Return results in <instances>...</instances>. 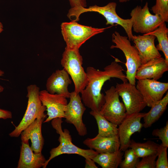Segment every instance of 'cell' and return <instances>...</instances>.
<instances>
[{"label": "cell", "mask_w": 168, "mask_h": 168, "mask_svg": "<svg viewBox=\"0 0 168 168\" xmlns=\"http://www.w3.org/2000/svg\"><path fill=\"white\" fill-rule=\"evenodd\" d=\"M168 29L165 22H162L159 26L147 35L155 36L157 38L158 44L156 47L158 51L163 52L165 59L168 63Z\"/></svg>", "instance_id": "obj_25"}, {"label": "cell", "mask_w": 168, "mask_h": 168, "mask_svg": "<svg viewBox=\"0 0 168 168\" xmlns=\"http://www.w3.org/2000/svg\"><path fill=\"white\" fill-rule=\"evenodd\" d=\"M152 135L158 137L161 141V144L164 147H168V122H166L165 126L160 129H154Z\"/></svg>", "instance_id": "obj_30"}, {"label": "cell", "mask_w": 168, "mask_h": 168, "mask_svg": "<svg viewBox=\"0 0 168 168\" xmlns=\"http://www.w3.org/2000/svg\"><path fill=\"white\" fill-rule=\"evenodd\" d=\"M151 10L155 14L159 15L164 21L168 22V0H156Z\"/></svg>", "instance_id": "obj_27"}, {"label": "cell", "mask_w": 168, "mask_h": 168, "mask_svg": "<svg viewBox=\"0 0 168 168\" xmlns=\"http://www.w3.org/2000/svg\"><path fill=\"white\" fill-rule=\"evenodd\" d=\"M137 88L142 95L147 105L151 107L161 100L168 90V83L153 79L138 80Z\"/></svg>", "instance_id": "obj_14"}, {"label": "cell", "mask_w": 168, "mask_h": 168, "mask_svg": "<svg viewBox=\"0 0 168 168\" xmlns=\"http://www.w3.org/2000/svg\"><path fill=\"white\" fill-rule=\"evenodd\" d=\"M123 100L126 114L140 112L147 105L143 98L135 85L128 81L117 83L115 87Z\"/></svg>", "instance_id": "obj_10"}, {"label": "cell", "mask_w": 168, "mask_h": 168, "mask_svg": "<svg viewBox=\"0 0 168 168\" xmlns=\"http://www.w3.org/2000/svg\"><path fill=\"white\" fill-rule=\"evenodd\" d=\"M72 81L67 72L63 68L57 70L48 78L46 83V90L51 94H57L69 98L70 92L68 89Z\"/></svg>", "instance_id": "obj_18"}, {"label": "cell", "mask_w": 168, "mask_h": 168, "mask_svg": "<svg viewBox=\"0 0 168 168\" xmlns=\"http://www.w3.org/2000/svg\"><path fill=\"white\" fill-rule=\"evenodd\" d=\"M167 147L160 144L156 161V168H168V161L167 157Z\"/></svg>", "instance_id": "obj_28"}, {"label": "cell", "mask_w": 168, "mask_h": 168, "mask_svg": "<svg viewBox=\"0 0 168 168\" xmlns=\"http://www.w3.org/2000/svg\"><path fill=\"white\" fill-rule=\"evenodd\" d=\"M40 98L42 105L46 107L48 117L44 121L47 123L57 118H64L68 104L67 98L57 94H51L46 90L40 92Z\"/></svg>", "instance_id": "obj_13"}, {"label": "cell", "mask_w": 168, "mask_h": 168, "mask_svg": "<svg viewBox=\"0 0 168 168\" xmlns=\"http://www.w3.org/2000/svg\"><path fill=\"white\" fill-rule=\"evenodd\" d=\"M156 38L151 35H133V41L138 50L141 64L161 57L155 44Z\"/></svg>", "instance_id": "obj_17"}, {"label": "cell", "mask_w": 168, "mask_h": 168, "mask_svg": "<svg viewBox=\"0 0 168 168\" xmlns=\"http://www.w3.org/2000/svg\"><path fill=\"white\" fill-rule=\"evenodd\" d=\"M157 154L151 155L142 158L138 161L136 166V168H156V159Z\"/></svg>", "instance_id": "obj_29"}, {"label": "cell", "mask_w": 168, "mask_h": 168, "mask_svg": "<svg viewBox=\"0 0 168 168\" xmlns=\"http://www.w3.org/2000/svg\"><path fill=\"white\" fill-rule=\"evenodd\" d=\"M12 117V112L9 111L0 109V119H6Z\"/></svg>", "instance_id": "obj_32"}, {"label": "cell", "mask_w": 168, "mask_h": 168, "mask_svg": "<svg viewBox=\"0 0 168 168\" xmlns=\"http://www.w3.org/2000/svg\"><path fill=\"white\" fill-rule=\"evenodd\" d=\"M90 149L98 154L112 152L119 150L120 143L118 135L112 137H104L98 134L93 138H88L83 142Z\"/></svg>", "instance_id": "obj_19"}, {"label": "cell", "mask_w": 168, "mask_h": 168, "mask_svg": "<svg viewBox=\"0 0 168 168\" xmlns=\"http://www.w3.org/2000/svg\"><path fill=\"white\" fill-rule=\"evenodd\" d=\"M117 4L115 2H110L106 5L100 7L95 5L88 8H83L75 15L74 18L77 20H79L80 15L85 12H95L103 16L106 21V25L114 26V24L120 25L125 30L129 40H133V35L132 29L131 18L124 19L118 15L116 11Z\"/></svg>", "instance_id": "obj_7"}, {"label": "cell", "mask_w": 168, "mask_h": 168, "mask_svg": "<svg viewBox=\"0 0 168 168\" xmlns=\"http://www.w3.org/2000/svg\"><path fill=\"white\" fill-rule=\"evenodd\" d=\"M168 71V63L161 57L141 64L136 71L135 77L138 80L149 79L157 80Z\"/></svg>", "instance_id": "obj_15"}, {"label": "cell", "mask_w": 168, "mask_h": 168, "mask_svg": "<svg viewBox=\"0 0 168 168\" xmlns=\"http://www.w3.org/2000/svg\"><path fill=\"white\" fill-rule=\"evenodd\" d=\"M83 59L79 49L65 48L61 60V64L71 76L74 85V91L81 93L88 82L86 72L82 66Z\"/></svg>", "instance_id": "obj_3"}, {"label": "cell", "mask_w": 168, "mask_h": 168, "mask_svg": "<svg viewBox=\"0 0 168 168\" xmlns=\"http://www.w3.org/2000/svg\"><path fill=\"white\" fill-rule=\"evenodd\" d=\"M118 59L105 66L103 70L92 67H87L86 73L87 84L81 93L82 100L85 106L91 110L100 111L105 102L104 95L101 92L105 83L112 78H116L123 82L128 81L123 72V67Z\"/></svg>", "instance_id": "obj_1"}, {"label": "cell", "mask_w": 168, "mask_h": 168, "mask_svg": "<svg viewBox=\"0 0 168 168\" xmlns=\"http://www.w3.org/2000/svg\"><path fill=\"white\" fill-rule=\"evenodd\" d=\"M130 15L133 30L143 34L153 31L164 22L159 15L150 12L147 2L142 8L137 6L132 9Z\"/></svg>", "instance_id": "obj_8"}, {"label": "cell", "mask_w": 168, "mask_h": 168, "mask_svg": "<svg viewBox=\"0 0 168 168\" xmlns=\"http://www.w3.org/2000/svg\"><path fill=\"white\" fill-rule=\"evenodd\" d=\"M46 161L42 153H35L29 143L21 142L20 156L17 168H40L43 167Z\"/></svg>", "instance_id": "obj_20"}, {"label": "cell", "mask_w": 168, "mask_h": 168, "mask_svg": "<svg viewBox=\"0 0 168 168\" xmlns=\"http://www.w3.org/2000/svg\"><path fill=\"white\" fill-rule=\"evenodd\" d=\"M112 42L115 45H111V49H119L124 53L126 59V79L130 83L135 85L136 73L141 64L138 49L135 45L131 44L128 37L121 35L116 31L112 34Z\"/></svg>", "instance_id": "obj_6"}, {"label": "cell", "mask_w": 168, "mask_h": 168, "mask_svg": "<svg viewBox=\"0 0 168 168\" xmlns=\"http://www.w3.org/2000/svg\"><path fill=\"white\" fill-rule=\"evenodd\" d=\"M124 154L120 150L112 152L98 154L92 158L102 168H117L122 161Z\"/></svg>", "instance_id": "obj_23"}, {"label": "cell", "mask_w": 168, "mask_h": 168, "mask_svg": "<svg viewBox=\"0 0 168 168\" xmlns=\"http://www.w3.org/2000/svg\"><path fill=\"white\" fill-rule=\"evenodd\" d=\"M3 26L2 23L0 21V33H1L3 30Z\"/></svg>", "instance_id": "obj_35"}, {"label": "cell", "mask_w": 168, "mask_h": 168, "mask_svg": "<svg viewBox=\"0 0 168 168\" xmlns=\"http://www.w3.org/2000/svg\"><path fill=\"white\" fill-rule=\"evenodd\" d=\"M160 145L151 141L146 142H136L133 140H131L129 148L132 149L137 156L142 158L145 156L157 154Z\"/></svg>", "instance_id": "obj_24"}, {"label": "cell", "mask_w": 168, "mask_h": 168, "mask_svg": "<svg viewBox=\"0 0 168 168\" xmlns=\"http://www.w3.org/2000/svg\"><path fill=\"white\" fill-rule=\"evenodd\" d=\"M28 98L27 108L20 123L9 134L12 137H17L22 132L38 117L46 115L45 114L46 107L43 105L40 98V88L35 84H31L27 87Z\"/></svg>", "instance_id": "obj_5"}, {"label": "cell", "mask_w": 168, "mask_h": 168, "mask_svg": "<svg viewBox=\"0 0 168 168\" xmlns=\"http://www.w3.org/2000/svg\"><path fill=\"white\" fill-rule=\"evenodd\" d=\"M70 101L65 112L66 121L72 124L78 134L84 136L87 134V129L82 121V116L86 108L82 102L79 93L74 91L70 92Z\"/></svg>", "instance_id": "obj_11"}, {"label": "cell", "mask_w": 168, "mask_h": 168, "mask_svg": "<svg viewBox=\"0 0 168 168\" xmlns=\"http://www.w3.org/2000/svg\"><path fill=\"white\" fill-rule=\"evenodd\" d=\"M90 114L95 119L98 128V135L112 137L118 135V126L108 120L99 111L91 110Z\"/></svg>", "instance_id": "obj_22"}, {"label": "cell", "mask_w": 168, "mask_h": 168, "mask_svg": "<svg viewBox=\"0 0 168 168\" xmlns=\"http://www.w3.org/2000/svg\"><path fill=\"white\" fill-rule=\"evenodd\" d=\"M115 87L112 86L105 91V102L100 112L106 119L118 126L126 115L123 103L120 102Z\"/></svg>", "instance_id": "obj_9"}, {"label": "cell", "mask_w": 168, "mask_h": 168, "mask_svg": "<svg viewBox=\"0 0 168 168\" xmlns=\"http://www.w3.org/2000/svg\"><path fill=\"white\" fill-rule=\"evenodd\" d=\"M146 113H137L127 114L118 125V135L120 143L119 150L124 152L129 148L132 135L140 132L143 127L141 121Z\"/></svg>", "instance_id": "obj_12"}, {"label": "cell", "mask_w": 168, "mask_h": 168, "mask_svg": "<svg viewBox=\"0 0 168 168\" xmlns=\"http://www.w3.org/2000/svg\"><path fill=\"white\" fill-rule=\"evenodd\" d=\"M168 104V92L162 98L152 105L150 111L143 117V127H150L162 115L167 107Z\"/></svg>", "instance_id": "obj_21"}, {"label": "cell", "mask_w": 168, "mask_h": 168, "mask_svg": "<svg viewBox=\"0 0 168 168\" xmlns=\"http://www.w3.org/2000/svg\"><path fill=\"white\" fill-rule=\"evenodd\" d=\"M86 168H97L95 162L92 159H85Z\"/></svg>", "instance_id": "obj_33"}, {"label": "cell", "mask_w": 168, "mask_h": 168, "mask_svg": "<svg viewBox=\"0 0 168 168\" xmlns=\"http://www.w3.org/2000/svg\"><path fill=\"white\" fill-rule=\"evenodd\" d=\"M46 116H42L36 119L21 133V142L28 143L29 140H30V148L35 153H41L44 145L41 128Z\"/></svg>", "instance_id": "obj_16"}, {"label": "cell", "mask_w": 168, "mask_h": 168, "mask_svg": "<svg viewBox=\"0 0 168 168\" xmlns=\"http://www.w3.org/2000/svg\"><path fill=\"white\" fill-rule=\"evenodd\" d=\"M130 0H119V2H126ZM141 1V2H142L143 0H140Z\"/></svg>", "instance_id": "obj_36"}, {"label": "cell", "mask_w": 168, "mask_h": 168, "mask_svg": "<svg viewBox=\"0 0 168 168\" xmlns=\"http://www.w3.org/2000/svg\"><path fill=\"white\" fill-rule=\"evenodd\" d=\"M96 28L78 23L77 21L63 22L61 25V32L66 43V47L70 49H79L86 40L104 31L106 29Z\"/></svg>", "instance_id": "obj_4"}, {"label": "cell", "mask_w": 168, "mask_h": 168, "mask_svg": "<svg viewBox=\"0 0 168 168\" xmlns=\"http://www.w3.org/2000/svg\"><path fill=\"white\" fill-rule=\"evenodd\" d=\"M71 8L69 10L68 13L73 14L82 8H86V0H69Z\"/></svg>", "instance_id": "obj_31"}, {"label": "cell", "mask_w": 168, "mask_h": 168, "mask_svg": "<svg viewBox=\"0 0 168 168\" xmlns=\"http://www.w3.org/2000/svg\"><path fill=\"white\" fill-rule=\"evenodd\" d=\"M129 148L124 152V159L122 161L119 165L121 168H135L139 161V158L137 156L133 150Z\"/></svg>", "instance_id": "obj_26"}, {"label": "cell", "mask_w": 168, "mask_h": 168, "mask_svg": "<svg viewBox=\"0 0 168 168\" xmlns=\"http://www.w3.org/2000/svg\"><path fill=\"white\" fill-rule=\"evenodd\" d=\"M62 118H57L51 121L53 127L59 134L58 141L60 143L57 147L51 149L50 156L43 167H46L50 161L55 157L63 154H76L81 156L85 159H92L98 153L92 149H85L79 148L73 144L69 130L66 129L63 130Z\"/></svg>", "instance_id": "obj_2"}, {"label": "cell", "mask_w": 168, "mask_h": 168, "mask_svg": "<svg viewBox=\"0 0 168 168\" xmlns=\"http://www.w3.org/2000/svg\"><path fill=\"white\" fill-rule=\"evenodd\" d=\"M4 74V72L0 69V77L2 76ZM4 90L3 87L0 85V92H2Z\"/></svg>", "instance_id": "obj_34"}]
</instances>
